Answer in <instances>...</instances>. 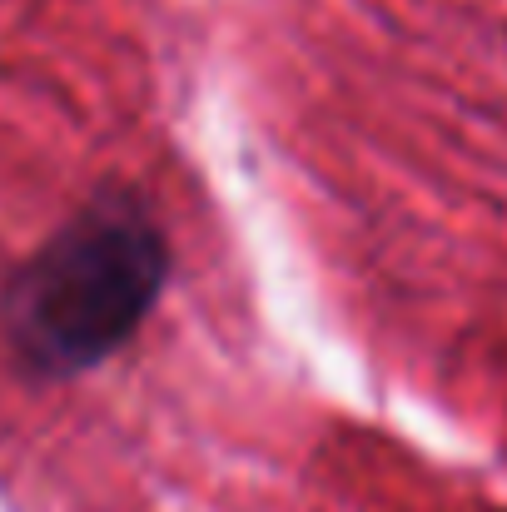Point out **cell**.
I'll return each instance as SVG.
<instances>
[{"label": "cell", "instance_id": "obj_1", "mask_svg": "<svg viewBox=\"0 0 507 512\" xmlns=\"http://www.w3.org/2000/svg\"><path fill=\"white\" fill-rule=\"evenodd\" d=\"M174 249L145 194L105 184L0 279V339L40 383L110 363L165 299Z\"/></svg>", "mask_w": 507, "mask_h": 512}]
</instances>
